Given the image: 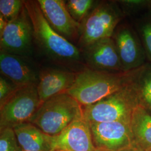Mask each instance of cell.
Returning <instances> with one entry per match:
<instances>
[{
	"mask_svg": "<svg viewBox=\"0 0 151 151\" xmlns=\"http://www.w3.org/2000/svg\"><path fill=\"white\" fill-rule=\"evenodd\" d=\"M146 151H151V148H150V149H148V150H147Z\"/></svg>",
	"mask_w": 151,
	"mask_h": 151,
	"instance_id": "obj_26",
	"label": "cell"
},
{
	"mask_svg": "<svg viewBox=\"0 0 151 151\" xmlns=\"http://www.w3.org/2000/svg\"><path fill=\"white\" fill-rule=\"evenodd\" d=\"M8 22H6V20L4 18V17L1 15H0V34L2 33L4 30Z\"/></svg>",
	"mask_w": 151,
	"mask_h": 151,
	"instance_id": "obj_24",
	"label": "cell"
},
{
	"mask_svg": "<svg viewBox=\"0 0 151 151\" xmlns=\"http://www.w3.org/2000/svg\"><path fill=\"white\" fill-rule=\"evenodd\" d=\"M42 13L54 30L68 41L79 39L81 23L76 22L63 0H38Z\"/></svg>",
	"mask_w": 151,
	"mask_h": 151,
	"instance_id": "obj_10",
	"label": "cell"
},
{
	"mask_svg": "<svg viewBox=\"0 0 151 151\" xmlns=\"http://www.w3.org/2000/svg\"><path fill=\"white\" fill-rule=\"evenodd\" d=\"M124 72L139 68L148 62L146 52L131 23H120L112 37Z\"/></svg>",
	"mask_w": 151,
	"mask_h": 151,
	"instance_id": "obj_8",
	"label": "cell"
},
{
	"mask_svg": "<svg viewBox=\"0 0 151 151\" xmlns=\"http://www.w3.org/2000/svg\"><path fill=\"white\" fill-rule=\"evenodd\" d=\"M139 105L151 114V63L147 62L137 69L132 81Z\"/></svg>",
	"mask_w": 151,
	"mask_h": 151,
	"instance_id": "obj_17",
	"label": "cell"
},
{
	"mask_svg": "<svg viewBox=\"0 0 151 151\" xmlns=\"http://www.w3.org/2000/svg\"><path fill=\"white\" fill-rule=\"evenodd\" d=\"M54 137L56 151H98L92 142L90 125L83 118L75 120Z\"/></svg>",
	"mask_w": 151,
	"mask_h": 151,
	"instance_id": "obj_13",
	"label": "cell"
},
{
	"mask_svg": "<svg viewBox=\"0 0 151 151\" xmlns=\"http://www.w3.org/2000/svg\"><path fill=\"white\" fill-rule=\"evenodd\" d=\"M0 151H22L12 128L0 129Z\"/></svg>",
	"mask_w": 151,
	"mask_h": 151,
	"instance_id": "obj_22",
	"label": "cell"
},
{
	"mask_svg": "<svg viewBox=\"0 0 151 151\" xmlns=\"http://www.w3.org/2000/svg\"><path fill=\"white\" fill-rule=\"evenodd\" d=\"M76 73L67 70L47 68L40 71L37 91L42 103L70 89L75 81Z\"/></svg>",
	"mask_w": 151,
	"mask_h": 151,
	"instance_id": "obj_14",
	"label": "cell"
},
{
	"mask_svg": "<svg viewBox=\"0 0 151 151\" xmlns=\"http://www.w3.org/2000/svg\"><path fill=\"white\" fill-rule=\"evenodd\" d=\"M130 23L140 39L148 62L151 63V9L132 19Z\"/></svg>",
	"mask_w": 151,
	"mask_h": 151,
	"instance_id": "obj_18",
	"label": "cell"
},
{
	"mask_svg": "<svg viewBox=\"0 0 151 151\" xmlns=\"http://www.w3.org/2000/svg\"><path fill=\"white\" fill-rule=\"evenodd\" d=\"M138 105L137 94L132 81L97 103L82 106L83 117L88 124L113 122L130 124L132 114Z\"/></svg>",
	"mask_w": 151,
	"mask_h": 151,
	"instance_id": "obj_4",
	"label": "cell"
},
{
	"mask_svg": "<svg viewBox=\"0 0 151 151\" xmlns=\"http://www.w3.org/2000/svg\"></svg>",
	"mask_w": 151,
	"mask_h": 151,
	"instance_id": "obj_27",
	"label": "cell"
},
{
	"mask_svg": "<svg viewBox=\"0 0 151 151\" xmlns=\"http://www.w3.org/2000/svg\"><path fill=\"white\" fill-rule=\"evenodd\" d=\"M82 118V106L67 92H63L42 103L29 122L44 133L55 136L73 122Z\"/></svg>",
	"mask_w": 151,
	"mask_h": 151,
	"instance_id": "obj_3",
	"label": "cell"
},
{
	"mask_svg": "<svg viewBox=\"0 0 151 151\" xmlns=\"http://www.w3.org/2000/svg\"><path fill=\"white\" fill-rule=\"evenodd\" d=\"M41 104L37 85L18 87L0 104V129L29 122Z\"/></svg>",
	"mask_w": 151,
	"mask_h": 151,
	"instance_id": "obj_6",
	"label": "cell"
},
{
	"mask_svg": "<svg viewBox=\"0 0 151 151\" xmlns=\"http://www.w3.org/2000/svg\"><path fill=\"white\" fill-rule=\"evenodd\" d=\"M0 71L19 87L38 84L40 71L26 57L1 50Z\"/></svg>",
	"mask_w": 151,
	"mask_h": 151,
	"instance_id": "obj_12",
	"label": "cell"
},
{
	"mask_svg": "<svg viewBox=\"0 0 151 151\" xmlns=\"http://www.w3.org/2000/svg\"><path fill=\"white\" fill-rule=\"evenodd\" d=\"M99 2L92 0H69L65 1V5L72 17L81 23Z\"/></svg>",
	"mask_w": 151,
	"mask_h": 151,
	"instance_id": "obj_19",
	"label": "cell"
},
{
	"mask_svg": "<svg viewBox=\"0 0 151 151\" xmlns=\"http://www.w3.org/2000/svg\"><path fill=\"white\" fill-rule=\"evenodd\" d=\"M143 151L142 150H141L140 148H139L138 147H137V146H133L131 148H128L127 150H125L123 151Z\"/></svg>",
	"mask_w": 151,
	"mask_h": 151,
	"instance_id": "obj_25",
	"label": "cell"
},
{
	"mask_svg": "<svg viewBox=\"0 0 151 151\" xmlns=\"http://www.w3.org/2000/svg\"><path fill=\"white\" fill-rule=\"evenodd\" d=\"M89 125L98 151H122L136 146L129 123L113 122Z\"/></svg>",
	"mask_w": 151,
	"mask_h": 151,
	"instance_id": "obj_9",
	"label": "cell"
},
{
	"mask_svg": "<svg viewBox=\"0 0 151 151\" xmlns=\"http://www.w3.org/2000/svg\"><path fill=\"white\" fill-rule=\"evenodd\" d=\"M130 126L135 145L144 151L151 148V114L138 105L132 114Z\"/></svg>",
	"mask_w": 151,
	"mask_h": 151,
	"instance_id": "obj_16",
	"label": "cell"
},
{
	"mask_svg": "<svg viewBox=\"0 0 151 151\" xmlns=\"http://www.w3.org/2000/svg\"><path fill=\"white\" fill-rule=\"evenodd\" d=\"M24 6V1L1 0L0 15L7 22L15 19L20 14Z\"/></svg>",
	"mask_w": 151,
	"mask_h": 151,
	"instance_id": "obj_21",
	"label": "cell"
},
{
	"mask_svg": "<svg viewBox=\"0 0 151 151\" xmlns=\"http://www.w3.org/2000/svg\"><path fill=\"white\" fill-rule=\"evenodd\" d=\"M82 52L88 68L111 73L125 72L112 38L95 42L84 47Z\"/></svg>",
	"mask_w": 151,
	"mask_h": 151,
	"instance_id": "obj_11",
	"label": "cell"
},
{
	"mask_svg": "<svg viewBox=\"0 0 151 151\" xmlns=\"http://www.w3.org/2000/svg\"><path fill=\"white\" fill-rule=\"evenodd\" d=\"M125 17L130 19L140 16L151 9V0L116 1Z\"/></svg>",
	"mask_w": 151,
	"mask_h": 151,
	"instance_id": "obj_20",
	"label": "cell"
},
{
	"mask_svg": "<svg viewBox=\"0 0 151 151\" xmlns=\"http://www.w3.org/2000/svg\"><path fill=\"white\" fill-rule=\"evenodd\" d=\"M12 128L22 151H56L54 136L44 133L32 123H24Z\"/></svg>",
	"mask_w": 151,
	"mask_h": 151,
	"instance_id": "obj_15",
	"label": "cell"
},
{
	"mask_svg": "<svg viewBox=\"0 0 151 151\" xmlns=\"http://www.w3.org/2000/svg\"><path fill=\"white\" fill-rule=\"evenodd\" d=\"M125 17L116 1H99L81 23L78 41L81 48L103 39L112 38Z\"/></svg>",
	"mask_w": 151,
	"mask_h": 151,
	"instance_id": "obj_5",
	"label": "cell"
},
{
	"mask_svg": "<svg viewBox=\"0 0 151 151\" xmlns=\"http://www.w3.org/2000/svg\"><path fill=\"white\" fill-rule=\"evenodd\" d=\"M137 70L120 73L84 70L76 73L73 85L65 92L82 106H88L129 85Z\"/></svg>",
	"mask_w": 151,
	"mask_h": 151,
	"instance_id": "obj_1",
	"label": "cell"
},
{
	"mask_svg": "<svg viewBox=\"0 0 151 151\" xmlns=\"http://www.w3.org/2000/svg\"><path fill=\"white\" fill-rule=\"evenodd\" d=\"M32 23L34 38L39 47L51 59L63 63H74L81 58V51L56 32L44 16L37 1H24Z\"/></svg>",
	"mask_w": 151,
	"mask_h": 151,
	"instance_id": "obj_2",
	"label": "cell"
},
{
	"mask_svg": "<svg viewBox=\"0 0 151 151\" xmlns=\"http://www.w3.org/2000/svg\"><path fill=\"white\" fill-rule=\"evenodd\" d=\"M19 87L16 86L13 83L4 76L0 77V104H2Z\"/></svg>",
	"mask_w": 151,
	"mask_h": 151,
	"instance_id": "obj_23",
	"label": "cell"
},
{
	"mask_svg": "<svg viewBox=\"0 0 151 151\" xmlns=\"http://www.w3.org/2000/svg\"><path fill=\"white\" fill-rule=\"evenodd\" d=\"M0 38L1 51L27 58L32 56L34 30L25 6L19 16L8 22Z\"/></svg>",
	"mask_w": 151,
	"mask_h": 151,
	"instance_id": "obj_7",
	"label": "cell"
}]
</instances>
